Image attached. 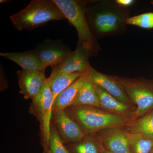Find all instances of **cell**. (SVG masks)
<instances>
[{
	"mask_svg": "<svg viewBox=\"0 0 153 153\" xmlns=\"http://www.w3.org/2000/svg\"><path fill=\"white\" fill-rule=\"evenodd\" d=\"M85 13L91 31L97 40L123 35L128 31V8L113 0H85Z\"/></svg>",
	"mask_w": 153,
	"mask_h": 153,
	"instance_id": "obj_1",
	"label": "cell"
},
{
	"mask_svg": "<svg viewBox=\"0 0 153 153\" xmlns=\"http://www.w3.org/2000/svg\"><path fill=\"white\" fill-rule=\"evenodd\" d=\"M11 23L19 31H32L52 21L66 19L52 0H32L25 8L10 16Z\"/></svg>",
	"mask_w": 153,
	"mask_h": 153,
	"instance_id": "obj_2",
	"label": "cell"
},
{
	"mask_svg": "<svg viewBox=\"0 0 153 153\" xmlns=\"http://www.w3.org/2000/svg\"><path fill=\"white\" fill-rule=\"evenodd\" d=\"M66 19L75 28L78 35L77 45L95 57L102 51L97 40L93 36L85 13V0H52Z\"/></svg>",
	"mask_w": 153,
	"mask_h": 153,
	"instance_id": "obj_3",
	"label": "cell"
},
{
	"mask_svg": "<svg viewBox=\"0 0 153 153\" xmlns=\"http://www.w3.org/2000/svg\"><path fill=\"white\" fill-rule=\"evenodd\" d=\"M65 110L88 133L120 128L128 121L126 118L122 116L104 111L95 107L71 106Z\"/></svg>",
	"mask_w": 153,
	"mask_h": 153,
	"instance_id": "obj_4",
	"label": "cell"
},
{
	"mask_svg": "<svg viewBox=\"0 0 153 153\" xmlns=\"http://www.w3.org/2000/svg\"><path fill=\"white\" fill-rule=\"evenodd\" d=\"M114 76L123 88L132 104L135 105L131 120L141 117L153 110V80L143 77Z\"/></svg>",
	"mask_w": 153,
	"mask_h": 153,
	"instance_id": "obj_5",
	"label": "cell"
},
{
	"mask_svg": "<svg viewBox=\"0 0 153 153\" xmlns=\"http://www.w3.org/2000/svg\"><path fill=\"white\" fill-rule=\"evenodd\" d=\"M54 100V95L49 85V79L47 78L41 90L32 100L33 111L41 124L45 152L49 144Z\"/></svg>",
	"mask_w": 153,
	"mask_h": 153,
	"instance_id": "obj_6",
	"label": "cell"
},
{
	"mask_svg": "<svg viewBox=\"0 0 153 153\" xmlns=\"http://www.w3.org/2000/svg\"><path fill=\"white\" fill-rule=\"evenodd\" d=\"M41 63L46 68L62 62L72 51L59 41L46 40L34 49Z\"/></svg>",
	"mask_w": 153,
	"mask_h": 153,
	"instance_id": "obj_7",
	"label": "cell"
},
{
	"mask_svg": "<svg viewBox=\"0 0 153 153\" xmlns=\"http://www.w3.org/2000/svg\"><path fill=\"white\" fill-rule=\"evenodd\" d=\"M52 117L58 132L66 141L76 143L85 137V134L80 126L65 109L53 110Z\"/></svg>",
	"mask_w": 153,
	"mask_h": 153,
	"instance_id": "obj_8",
	"label": "cell"
},
{
	"mask_svg": "<svg viewBox=\"0 0 153 153\" xmlns=\"http://www.w3.org/2000/svg\"><path fill=\"white\" fill-rule=\"evenodd\" d=\"M90 57L86 50L77 45L76 49L71 52L65 60L52 66L51 74L83 72L91 66L89 62Z\"/></svg>",
	"mask_w": 153,
	"mask_h": 153,
	"instance_id": "obj_9",
	"label": "cell"
},
{
	"mask_svg": "<svg viewBox=\"0 0 153 153\" xmlns=\"http://www.w3.org/2000/svg\"><path fill=\"white\" fill-rule=\"evenodd\" d=\"M88 79L94 84L104 89L119 101L131 106V102L125 92L123 88L114 77L94 69L91 66L89 67Z\"/></svg>",
	"mask_w": 153,
	"mask_h": 153,
	"instance_id": "obj_10",
	"label": "cell"
},
{
	"mask_svg": "<svg viewBox=\"0 0 153 153\" xmlns=\"http://www.w3.org/2000/svg\"><path fill=\"white\" fill-rule=\"evenodd\" d=\"M20 93L25 99L35 98L47 79L45 72L24 70L17 71Z\"/></svg>",
	"mask_w": 153,
	"mask_h": 153,
	"instance_id": "obj_11",
	"label": "cell"
},
{
	"mask_svg": "<svg viewBox=\"0 0 153 153\" xmlns=\"http://www.w3.org/2000/svg\"><path fill=\"white\" fill-rule=\"evenodd\" d=\"M118 128L107 129L100 136L105 149L111 153H131L127 131Z\"/></svg>",
	"mask_w": 153,
	"mask_h": 153,
	"instance_id": "obj_12",
	"label": "cell"
},
{
	"mask_svg": "<svg viewBox=\"0 0 153 153\" xmlns=\"http://www.w3.org/2000/svg\"><path fill=\"white\" fill-rule=\"evenodd\" d=\"M0 56L17 63L24 70L45 72L46 69L34 49L24 52H1Z\"/></svg>",
	"mask_w": 153,
	"mask_h": 153,
	"instance_id": "obj_13",
	"label": "cell"
},
{
	"mask_svg": "<svg viewBox=\"0 0 153 153\" xmlns=\"http://www.w3.org/2000/svg\"><path fill=\"white\" fill-rule=\"evenodd\" d=\"M96 92L100 103V108L108 112L131 119L133 111L131 106L119 101L100 86L94 84Z\"/></svg>",
	"mask_w": 153,
	"mask_h": 153,
	"instance_id": "obj_14",
	"label": "cell"
},
{
	"mask_svg": "<svg viewBox=\"0 0 153 153\" xmlns=\"http://www.w3.org/2000/svg\"><path fill=\"white\" fill-rule=\"evenodd\" d=\"M90 66L75 82L57 96L53 103V111L66 109L72 105L79 89L88 78L89 68Z\"/></svg>",
	"mask_w": 153,
	"mask_h": 153,
	"instance_id": "obj_15",
	"label": "cell"
},
{
	"mask_svg": "<svg viewBox=\"0 0 153 153\" xmlns=\"http://www.w3.org/2000/svg\"><path fill=\"white\" fill-rule=\"evenodd\" d=\"M127 131L139 134L147 138L153 139V110L146 114L127 123Z\"/></svg>",
	"mask_w": 153,
	"mask_h": 153,
	"instance_id": "obj_16",
	"label": "cell"
},
{
	"mask_svg": "<svg viewBox=\"0 0 153 153\" xmlns=\"http://www.w3.org/2000/svg\"><path fill=\"white\" fill-rule=\"evenodd\" d=\"M88 105L100 108L94 84L88 78L79 89L71 106Z\"/></svg>",
	"mask_w": 153,
	"mask_h": 153,
	"instance_id": "obj_17",
	"label": "cell"
},
{
	"mask_svg": "<svg viewBox=\"0 0 153 153\" xmlns=\"http://www.w3.org/2000/svg\"><path fill=\"white\" fill-rule=\"evenodd\" d=\"M83 73L76 72L71 74H51L48 79L55 100L61 92L79 78Z\"/></svg>",
	"mask_w": 153,
	"mask_h": 153,
	"instance_id": "obj_18",
	"label": "cell"
},
{
	"mask_svg": "<svg viewBox=\"0 0 153 153\" xmlns=\"http://www.w3.org/2000/svg\"><path fill=\"white\" fill-rule=\"evenodd\" d=\"M131 153H150L153 148V139L147 138L139 134L127 131Z\"/></svg>",
	"mask_w": 153,
	"mask_h": 153,
	"instance_id": "obj_19",
	"label": "cell"
},
{
	"mask_svg": "<svg viewBox=\"0 0 153 153\" xmlns=\"http://www.w3.org/2000/svg\"><path fill=\"white\" fill-rule=\"evenodd\" d=\"M45 153H71L63 145L55 126H51L49 146Z\"/></svg>",
	"mask_w": 153,
	"mask_h": 153,
	"instance_id": "obj_20",
	"label": "cell"
},
{
	"mask_svg": "<svg viewBox=\"0 0 153 153\" xmlns=\"http://www.w3.org/2000/svg\"><path fill=\"white\" fill-rule=\"evenodd\" d=\"M126 23L128 25H133L143 29H153V12L131 16L127 19Z\"/></svg>",
	"mask_w": 153,
	"mask_h": 153,
	"instance_id": "obj_21",
	"label": "cell"
},
{
	"mask_svg": "<svg viewBox=\"0 0 153 153\" xmlns=\"http://www.w3.org/2000/svg\"><path fill=\"white\" fill-rule=\"evenodd\" d=\"M102 149L98 143L91 139L76 143L72 148L74 153H102Z\"/></svg>",
	"mask_w": 153,
	"mask_h": 153,
	"instance_id": "obj_22",
	"label": "cell"
},
{
	"mask_svg": "<svg viewBox=\"0 0 153 153\" xmlns=\"http://www.w3.org/2000/svg\"><path fill=\"white\" fill-rule=\"evenodd\" d=\"M8 86L7 80L6 79L5 74H4L3 68L1 66V90H6Z\"/></svg>",
	"mask_w": 153,
	"mask_h": 153,
	"instance_id": "obj_23",
	"label": "cell"
},
{
	"mask_svg": "<svg viewBox=\"0 0 153 153\" xmlns=\"http://www.w3.org/2000/svg\"><path fill=\"white\" fill-rule=\"evenodd\" d=\"M116 2L122 7L128 8L134 3L135 1L134 0H116Z\"/></svg>",
	"mask_w": 153,
	"mask_h": 153,
	"instance_id": "obj_24",
	"label": "cell"
},
{
	"mask_svg": "<svg viewBox=\"0 0 153 153\" xmlns=\"http://www.w3.org/2000/svg\"><path fill=\"white\" fill-rule=\"evenodd\" d=\"M102 153H111L110 152H108V151L106 150L105 149H103V148H102Z\"/></svg>",
	"mask_w": 153,
	"mask_h": 153,
	"instance_id": "obj_25",
	"label": "cell"
},
{
	"mask_svg": "<svg viewBox=\"0 0 153 153\" xmlns=\"http://www.w3.org/2000/svg\"><path fill=\"white\" fill-rule=\"evenodd\" d=\"M8 1H7V0H1L0 1V3L1 4V3L8 2Z\"/></svg>",
	"mask_w": 153,
	"mask_h": 153,
	"instance_id": "obj_26",
	"label": "cell"
},
{
	"mask_svg": "<svg viewBox=\"0 0 153 153\" xmlns=\"http://www.w3.org/2000/svg\"><path fill=\"white\" fill-rule=\"evenodd\" d=\"M150 153H153V148H152V150H151Z\"/></svg>",
	"mask_w": 153,
	"mask_h": 153,
	"instance_id": "obj_27",
	"label": "cell"
},
{
	"mask_svg": "<svg viewBox=\"0 0 153 153\" xmlns=\"http://www.w3.org/2000/svg\"><path fill=\"white\" fill-rule=\"evenodd\" d=\"M150 2L153 5V0H152V1H151Z\"/></svg>",
	"mask_w": 153,
	"mask_h": 153,
	"instance_id": "obj_28",
	"label": "cell"
}]
</instances>
